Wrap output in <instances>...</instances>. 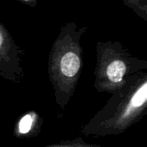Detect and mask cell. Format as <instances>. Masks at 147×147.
Here are the masks:
<instances>
[{
	"label": "cell",
	"mask_w": 147,
	"mask_h": 147,
	"mask_svg": "<svg viewBox=\"0 0 147 147\" xmlns=\"http://www.w3.org/2000/svg\"><path fill=\"white\" fill-rule=\"evenodd\" d=\"M106 104L82 127L86 137L124 134L147 113V73L140 71L127 77L126 84L111 94Z\"/></svg>",
	"instance_id": "6da1fadb"
},
{
	"label": "cell",
	"mask_w": 147,
	"mask_h": 147,
	"mask_svg": "<svg viewBox=\"0 0 147 147\" xmlns=\"http://www.w3.org/2000/svg\"><path fill=\"white\" fill-rule=\"evenodd\" d=\"M88 27L68 22L61 27L48 57V76L57 105L65 109L73 96L84 66L81 37Z\"/></svg>",
	"instance_id": "7a4b0ae2"
},
{
	"label": "cell",
	"mask_w": 147,
	"mask_h": 147,
	"mask_svg": "<svg viewBox=\"0 0 147 147\" xmlns=\"http://www.w3.org/2000/svg\"><path fill=\"white\" fill-rule=\"evenodd\" d=\"M146 69V60L134 56L120 41L96 43L94 88L97 92L113 94L126 84L128 76Z\"/></svg>",
	"instance_id": "3957f363"
},
{
	"label": "cell",
	"mask_w": 147,
	"mask_h": 147,
	"mask_svg": "<svg viewBox=\"0 0 147 147\" xmlns=\"http://www.w3.org/2000/svg\"><path fill=\"white\" fill-rule=\"evenodd\" d=\"M25 52L12 38L5 26L0 22V78L19 84L24 77L22 65Z\"/></svg>",
	"instance_id": "277c9868"
},
{
	"label": "cell",
	"mask_w": 147,
	"mask_h": 147,
	"mask_svg": "<svg viewBox=\"0 0 147 147\" xmlns=\"http://www.w3.org/2000/svg\"><path fill=\"white\" fill-rule=\"evenodd\" d=\"M43 119L38 112L30 110L22 115L13 128V135L17 139H30L40 134L43 125Z\"/></svg>",
	"instance_id": "5b68a950"
},
{
	"label": "cell",
	"mask_w": 147,
	"mask_h": 147,
	"mask_svg": "<svg viewBox=\"0 0 147 147\" xmlns=\"http://www.w3.org/2000/svg\"><path fill=\"white\" fill-rule=\"evenodd\" d=\"M125 6L130 8L138 16L147 21V0H121Z\"/></svg>",
	"instance_id": "8992f818"
},
{
	"label": "cell",
	"mask_w": 147,
	"mask_h": 147,
	"mask_svg": "<svg viewBox=\"0 0 147 147\" xmlns=\"http://www.w3.org/2000/svg\"><path fill=\"white\" fill-rule=\"evenodd\" d=\"M42 147H104L95 144H89L82 138H77L72 140H62L58 143L51 144L48 146H45Z\"/></svg>",
	"instance_id": "52a82bcc"
},
{
	"label": "cell",
	"mask_w": 147,
	"mask_h": 147,
	"mask_svg": "<svg viewBox=\"0 0 147 147\" xmlns=\"http://www.w3.org/2000/svg\"><path fill=\"white\" fill-rule=\"evenodd\" d=\"M13 1L22 3L25 5L29 6V7H35L38 3V0H13Z\"/></svg>",
	"instance_id": "ba28073f"
}]
</instances>
